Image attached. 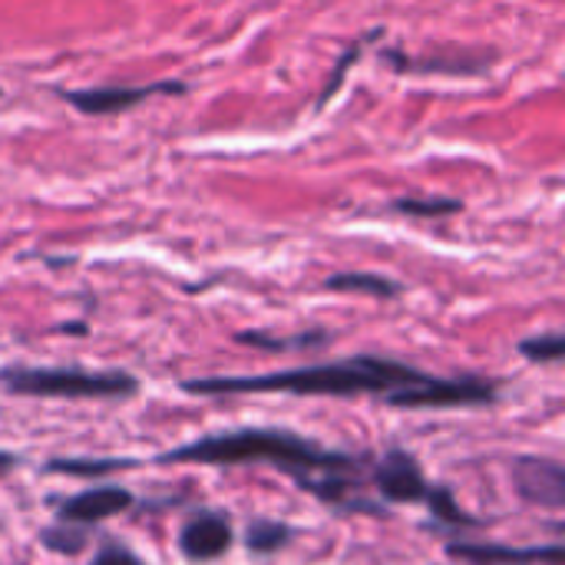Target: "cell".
<instances>
[{
  "mask_svg": "<svg viewBox=\"0 0 565 565\" xmlns=\"http://www.w3.org/2000/svg\"><path fill=\"white\" fill-rule=\"evenodd\" d=\"M156 463H202V467H235V463H268L288 473L301 490L318 497L321 503L348 513H374L387 516L381 507L358 500L361 493V460L351 454L324 450L288 430H228L212 434L195 444L166 450Z\"/></svg>",
  "mask_w": 565,
  "mask_h": 565,
  "instance_id": "1",
  "label": "cell"
},
{
  "mask_svg": "<svg viewBox=\"0 0 565 565\" xmlns=\"http://www.w3.org/2000/svg\"><path fill=\"white\" fill-rule=\"evenodd\" d=\"M424 371L387 361V358H348L334 364L291 367L275 374L252 377H199L185 381V394L199 397H228V394H298V397H354V394H391L397 387L417 384Z\"/></svg>",
  "mask_w": 565,
  "mask_h": 565,
  "instance_id": "2",
  "label": "cell"
},
{
  "mask_svg": "<svg viewBox=\"0 0 565 565\" xmlns=\"http://www.w3.org/2000/svg\"><path fill=\"white\" fill-rule=\"evenodd\" d=\"M0 387L20 397L63 401H122L139 394V381L126 371H79V367H0Z\"/></svg>",
  "mask_w": 565,
  "mask_h": 565,
  "instance_id": "3",
  "label": "cell"
},
{
  "mask_svg": "<svg viewBox=\"0 0 565 565\" xmlns=\"http://www.w3.org/2000/svg\"><path fill=\"white\" fill-rule=\"evenodd\" d=\"M391 407L437 411V407H483L497 401V384L480 377H420L417 384L384 394Z\"/></svg>",
  "mask_w": 565,
  "mask_h": 565,
  "instance_id": "4",
  "label": "cell"
},
{
  "mask_svg": "<svg viewBox=\"0 0 565 565\" xmlns=\"http://www.w3.org/2000/svg\"><path fill=\"white\" fill-rule=\"evenodd\" d=\"M513 483L516 493L543 510H563L565 507V467L559 460L546 457H520L513 463Z\"/></svg>",
  "mask_w": 565,
  "mask_h": 565,
  "instance_id": "5",
  "label": "cell"
},
{
  "mask_svg": "<svg viewBox=\"0 0 565 565\" xmlns=\"http://www.w3.org/2000/svg\"><path fill=\"white\" fill-rule=\"evenodd\" d=\"M159 93H185V83L162 79V83H149V86L70 89V93H63V99H66L70 106H76L79 113H89V116H113V113H126V109H132V106H139L142 99L159 96Z\"/></svg>",
  "mask_w": 565,
  "mask_h": 565,
  "instance_id": "6",
  "label": "cell"
},
{
  "mask_svg": "<svg viewBox=\"0 0 565 565\" xmlns=\"http://www.w3.org/2000/svg\"><path fill=\"white\" fill-rule=\"evenodd\" d=\"M374 487L391 503H420L427 497V480L417 460L404 450H387L374 467Z\"/></svg>",
  "mask_w": 565,
  "mask_h": 565,
  "instance_id": "7",
  "label": "cell"
},
{
  "mask_svg": "<svg viewBox=\"0 0 565 565\" xmlns=\"http://www.w3.org/2000/svg\"><path fill=\"white\" fill-rule=\"evenodd\" d=\"M179 550L189 563L205 565L232 550V523L225 513H199L179 533Z\"/></svg>",
  "mask_w": 565,
  "mask_h": 565,
  "instance_id": "8",
  "label": "cell"
},
{
  "mask_svg": "<svg viewBox=\"0 0 565 565\" xmlns=\"http://www.w3.org/2000/svg\"><path fill=\"white\" fill-rule=\"evenodd\" d=\"M447 553L454 559H470V563L477 565H563V546L559 543H553V546H530V550L500 546V543H450Z\"/></svg>",
  "mask_w": 565,
  "mask_h": 565,
  "instance_id": "9",
  "label": "cell"
},
{
  "mask_svg": "<svg viewBox=\"0 0 565 565\" xmlns=\"http://www.w3.org/2000/svg\"><path fill=\"white\" fill-rule=\"evenodd\" d=\"M132 507V493L126 487H96V490H83L70 500L60 503V520L63 523H103L109 516H119Z\"/></svg>",
  "mask_w": 565,
  "mask_h": 565,
  "instance_id": "10",
  "label": "cell"
},
{
  "mask_svg": "<svg viewBox=\"0 0 565 565\" xmlns=\"http://www.w3.org/2000/svg\"><path fill=\"white\" fill-rule=\"evenodd\" d=\"M397 70H414V73H463V76H477L490 66V56H473V53H460L454 63L440 60V56H424V60H407V56H397L394 50L384 53Z\"/></svg>",
  "mask_w": 565,
  "mask_h": 565,
  "instance_id": "11",
  "label": "cell"
},
{
  "mask_svg": "<svg viewBox=\"0 0 565 565\" xmlns=\"http://www.w3.org/2000/svg\"><path fill=\"white\" fill-rule=\"evenodd\" d=\"M328 291H351V295H371V298H401V285L384 278V275H367V271H344L331 275L324 281Z\"/></svg>",
  "mask_w": 565,
  "mask_h": 565,
  "instance_id": "12",
  "label": "cell"
},
{
  "mask_svg": "<svg viewBox=\"0 0 565 565\" xmlns=\"http://www.w3.org/2000/svg\"><path fill=\"white\" fill-rule=\"evenodd\" d=\"M139 467V460L129 457H99V460H50L43 470L46 473H60V477H106L116 470H132Z\"/></svg>",
  "mask_w": 565,
  "mask_h": 565,
  "instance_id": "13",
  "label": "cell"
},
{
  "mask_svg": "<svg viewBox=\"0 0 565 565\" xmlns=\"http://www.w3.org/2000/svg\"><path fill=\"white\" fill-rule=\"evenodd\" d=\"M291 540V526L278 523V520H268V516H258L248 523V533H245V546L255 553V556H271L278 550H285Z\"/></svg>",
  "mask_w": 565,
  "mask_h": 565,
  "instance_id": "14",
  "label": "cell"
},
{
  "mask_svg": "<svg viewBox=\"0 0 565 565\" xmlns=\"http://www.w3.org/2000/svg\"><path fill=\"white\" fill-rule=\"evenodd\" d=\"M424 500H427V507H430V516L440 520V523H450V526H460V530H480V526H483V520L470 516V513L450 497V490H444V487H430Z\"/></svg>",
  "mask_w": 565,
  "mask_h": 565,
  "instance_id": "15",
  "label": "cell"
},
{
  "mask_svg": "<svg viewBox=\"0 0 565 565\" xmlns=\"http://www.w3.org/2000/svg\"><path fill=\"white\" fill-rule=\"evenodd\" d=\"M394 212L401 215H411V218H450L457 212H463V202L460 199H397L394 202Z\"/></svg>",
  "mask_w": 565,
  "mask_h": 565,
  "instance_id": "16",
  "label": "cell"
},
{
  "mask_svg": "<svg viewBox=\"0 0 565 565\" xmlns=\"http://www.w3.org/2000/svg\"><path fill=\"white\" fill-rule=\"evenodd\" d=\"M40 543L50 550V553H63V556H76V553H83L86 546H89V533L79 526H70V523H63L60 520V526H46L43 533H40Z\"/></svg>",
  "mask_w": 565,
  "mask_h": 565,
  "instance_id": "17",
  "label": "cell"
},
{
  "mask_svg": "<svg viewBox=\"0 0 565 565\" xmlns=\"http://www.w3.org/2000/svg\"><path fill=\"white\" fill-rule=\"evenodd\" d=\"M242 344L262 348V351H298V348H318L328 341L324 331H311V334H295V338H271V334H258V331H245L238 334Z\"/></svg>",
  "mask_w": 565,
  "mask_h": 565,
  "instance_id": "18",
  "label": "cell"
},
{
  "mask_svg": "<svg viewBox=\"0 0 565 565\" xmlns=\"http://www.w3.org/2000/svg\"><path fill=\"white\" fill-rule=\"evenodd\" d=\"M520 354L530 358V361H540V364H556V361L565 358V338L559 331L526 338V341H520Z\"/></svg>",
  "mask_w": 565,
  "mask_h": 565,
  "instance_id": "19",
  "label": "cell"
},
{
  "mask_svg": "<svg viewBox=\"0 0 565 565\" xmlns=\"http://www.w3.org/2000/svg\"><path fill=\"white\" fill-rule=\"evenodd\" d=\"M93 565H146L132 550H126L119 540H103L96 556H93Z\"/></svg>",
  "mask_w": 565,
  "mask_h": 565,
  "instance_id": "20",
  "label": "cell"
},
{
  "mask_svg": "<svg viewBox=\"0 0 565 565\" xmlns=\"http://www.w3.org/2000/svg\"><path fill=\"white\" fill-rule=\"evenodd\" d=\"M13 467H17V457H13V454H3V450H0V477H3V473H10Z\"/></svg>",
  "mask_w": 565,
  "mask_h": 565,
  "instance_id": "21",
  "label": "cell"
}]
</instances>
